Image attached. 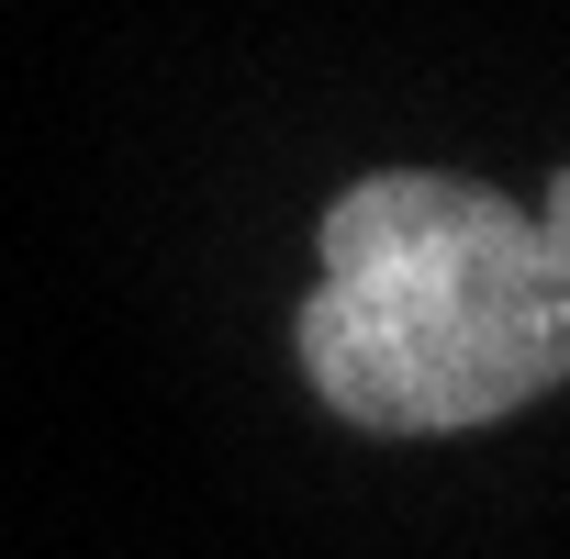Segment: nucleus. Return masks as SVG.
<instances>
[{
	"instance_id": "obj_1",
	"label": "nucleus",
	"mask_w": 570,
	"mask_h": 559,
	"mask_svg": "<svg viewBox=\"0 0 570 559\" xmlns=\"http://www.w3.org/2000/svg\"><path fill=\"white\" fill-rule=\"evenodd\" d=\"M292 359L358 437H470L570 381V157L537 213L448 168H370L314 224Z\"/></svg>"
}]
</instances>
